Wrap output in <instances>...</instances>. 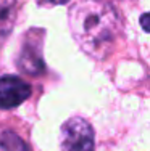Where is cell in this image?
Listing matches in <instances>:
<instances>
[{
	"label": "cell",
	"instance_id": "277c9868",
	"mask_svg": "<svg viewBox=\"0 0 150 151\" xmlns=\"http://www.w3.org/2000/svg\"><path fill=\"white\" fill-rule=\"evenodd\" d=\"M31 85L16 76L0 77V109H12L20 106L31 96Z\"/></svg>",
	"mask_w": 150,
	"mask_h": 151
},
{
	"label": "cell",
	"instance_id": "5b68a950",
	"mask_svg": "<svg viewBox=\"0 0 150 151\" xmlns=\"http://www.w3.org/2000/svg\"><path fill=\"white\" fill-rule=\"evenodd\" d=\"M20 0H0V47L10 37L16 23Z\"/></svg>",
	"mask_w": 150,
	"mask_h": 151
},
{
	"label": "cell",
	"instance_id": "8992f818",
	"mask_svg": "<svg viewBox=\"0 0 150 151\" xmlns=\"http://www.w3.org/2000/svg\"><path fill=\"white\" fill-rule=\"evenodd\" d=\"M0 151H29V148L20 135L12 130H5L0 135Z\"/></svg>",
	"mask_w": 150,
	"mask_h": 151
},
{
	"label": "cell",
	"instance_id": "ba28073f",
	"mask_svg": "<svg viewBox=\"0 0 150 151\" xmlns=\"http://www.w3.org/2000/svg\"><path fill=\"white\" fill-rule=\"evenodd\" d=\"M147 18H149V13H144L141 18V23H142V27H144V31L147 32L149 31V24H147Z\"/></svg>",
	"mask_w": 150,
	"mask_h": 151
},
{
	"label": "cell",
	"instance_id": "6da1fadb",
	"mask_svg": "<svg viewBox=\"0 0 150 151\" xmlns=\"http://www.w3.org/2000/svg\"><path fill=\"white\" fill-rule=\"evenodd\" d=\"M74 40L94 60H105L121 34V18L105 0H79L68 13Z\"/></svg>",
	"mask_w": 150,
	"mask_h": 151
},
{
	"label": "cell",
	"instance_id": "7a4b0ae2",
	"mask_svg": "<svg viewBox=\"0 0 150 151\" xmlns=\"http://www.w3.org/2000/svg\"><path fill=\"white\" fill-rule=\"evenodd\" d=\"M62 151H94V129L83 117H70L60 132Z\"/></svg>",
	"mask_w": 150,
	"mask_h": 151
},
{
	"label": "cell",
	"instance_id": "3957f363",
	"mask_svg": "<svg viewBox=\"0 0 150 151\" xmlns=\"http://www.w3.org/2000/svg\"><path fill=\"white\" fill-rule=\"evenodd\" d=\"M36 32L37 29H31L24 35V44L16 58L18 69L28 76H42L45 73L44 56H42L44 31H39V35H36Z\"/></svg>",
	"mask_w": 150,
	"mask_h": 151
},
{
	"label": "cell",
	"instance_id": "52a82bcc",
	"mask_svg": "<svg viewBox=\"0 0 150 151\" xmlns=\"http://www.w3.org/2000/svg\"><path fill=\"white\" fill-rule=\"evenodd\" d=\"M71 2V0H37L39 5L42 6H57V5H65V3Z\"/></svg>",
	"mask_w": 150,
	"mask_h": 151
}]
</instances>
